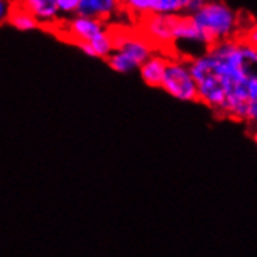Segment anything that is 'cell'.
Wrapping results in <instances>:
<instances>
[{
    "instance_id": "52a82bcc",
    "label": "cell",
    "mask_w": 257,
    "mask_h": 257,
    "mask_svg": "<svg viewBox=\"0 0 257 257\" xmlns=\"http://www.w3.org/2000/svg\"><path fill=\"white\" fill-rule=\"evenodd\" d=\"M189 4L190 0H122L123 8L141 19L153 14H183Z\"/></svg>"
},
{
    "instance_id": "5bb4252c",
    "label": "cell",
    "mask_w": 257,
    "mask_h": 257,
    "mask_svg": "<svg viewBox=\"0 0 257 257\" xmlns=\"http://www.w3.org/2000/svg\"><path fill=\"white\" fill-rule=\"evenodd\" d=\"M251 136H252V141H254V144L257 145V126L252 130V134H251Z\"/></svg>"
},
{
    "instance_id": "4fadbf2b",
    "label": "cell",
    "mask_w": 257,
    "mask_h": 257,
    "mask_svg": "<svg viewBox=\"0 0 257 257\" xmlns=\"http://www.w3.org/2000/svg\"><path fill=\"white\" fill-rule=\"evenodd\" d=\"M241 39H245L249 45H252L254 49H257V25L249 27L243 33V36H241Z\"/></svg>"
},
{
    "instance_id": "30bf717a",
    "label": "cell",
    "mask_w": 257,
    "mask_h": 257,
    "mask_svg": "<svg viewBox=\"0 0 257 257\" xmlns=\"http://www.w3.org/2000/svg\"><path fill=\"white\" fill-rule=\"evenodd\" d=\"M169 59L170 56L161 53H155L151 58H148L139 69L142 81L150 87H161L165 70H167L169 66Z\"/></svg>"
},
{
    "instance_id": "9c48e42d",
    "label": "cell",
    "mask_w": 257,
    "mask_h": 257,
    "mask_svg": "<svg viewBox=\"0 0 257 257\" xmlns=\"http://www.w3.org/2000/svg\"><path fill=\"white\" fill-rule=\"evenodd\" d=\"M21 7L32 14L39 25H53L61 14L58 8V0H22Z\"/></svg>"
},
{
    "instance_id": "277c9868",
    "label": "cell",
    "mask_w": 257,
    "mask_h": 257,
    "mask_svg": "<svg viewBox=\"0 0 257 257\" xmlns=\"http://www.w3.org/2000/svg\"><path fill=\"white\" fill-rule=\"evenodd\" d=\"M112 32L114 36V52L106 59L108 66L118 73H130L141 69L148 58L155 55V45L151 44L142 33L133 35L123 30Z\"/></svg>"
},
{
    "instance_id": "7a4b0ae2",
    "label": "cell",
    "mask_w": 257,
    "mask_h": 257,
    "mask_svg": "<svg viewBox=\"0 0 257 257\" xmlns=\"http://www.w3.org/2000/svg\"><path fill=\"white\" fill-rule=\"evenodd\" d=\"M190 18L209 47L237 38L238 14L223 0H204L203 7Z\"/></svg>"
},
{
    "instance_id": "5b68a950",
    "label": "cell",
    "mask_w": 257,
    "mask_h": 257,
    "mask_svg": "<svg viewBox=\"0 0 257 257\" xmlns=\"http://www.w3.org/2000/svg\"><path fill=\"white\" fill-rule=\"evenodd\" d=\"M161 89L179 101H198V86L190 69V58L173 56L169 59Z\"/></svg>"
},
{
    "instance_id": "8fae6325",
    "label": "cell",
    "mask_w": 257,
    "mask_h": 257,
    "mask_svg": "<svg viewBox=\"0 0 257 257\" xmlns=\"http://www.w3.org/2000/svg\"><path fill=\"white\" fill-rule=\"evenodd\" d=\"M8 24L19 32H32V30H36L39 27V22L22 7L11 10Z\"/></svg>"
},
{
    "instance_id": "8992f818",
    "label": "cell",
    "mask_w": 257,
    "mask_h": 257,
    "mask_svg": "<svg viewBox=\"0 0 257 257\" xmlns=\"http://www.w3.org/2000/svg\"><path fill=\"white\" fill-rule=\"evenodd\" d=\"M181 14H153L141 19L142 35L156 49L175 47L176 27Z\"/></svg>"
},
{
    "instance_id": "ba28073f",
    "label": "cell",
    "mask_w": 257,
    "mask_h": 257,
    "mask_svg": "<svg viewBox=\"0 0 257 257\" xmlns=\"http://www.w3.org/2000/svg\"><path fill=\"white\" fill-rule=\"evenodd\" d=\"M122 0H81L77 16L104 22L122 8Z\"/></svg>"
},
{
    "instance_id": "7c38bea8",
    "label": "cell",
    "mask_w": 257,
    "mask_h": 257,
    "mask_svg": "<svg viewBox=\"0 0 257 257\" xmlns=\"http://www.w3.org/2000/svg\"><path fill=\"white\" fill-rule=\"evenodd\" d=\"M80 5L81 0H58L59 13L64 14V16H77Z\"/></svg>"
},
{
    "instance_id": "6da1fadb",
    "label": "cell",
    "mask_w": 257,
    "mask_h": 257,
    "mask_svg": "<svg viewBox=\"0 0 257 257\" xmlns=\"http://www.w3.org/2000/svg\"><path fill=\"white\" fill-rule=\"evenodd\" d=\"M198 101L215 115L257 126V49L245 39L223 41L190 58Z\"/></svg>"
},
{
    "instance_id": "3957f363",
    "label": "cell",
    "mask_w": 257,
    "mask_h": 257,
    "mask_svg": "<svg viewBox=\"0 0 257 257\" xmlns=\"http://www.w3.org/2000/svg\"><path fill=\"white\" fill-rule=\"evenodd\" d=\"M63 30L64 38L77 45L87 56L108 59L114 52L112 32L104 27V22L101 21L73 16L66 22Z\"/></svg>"
}]
</instances>
